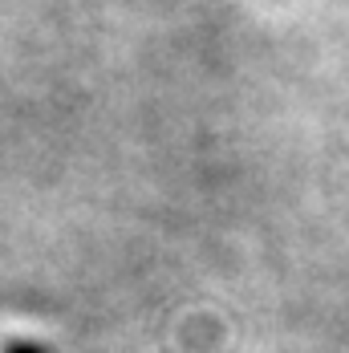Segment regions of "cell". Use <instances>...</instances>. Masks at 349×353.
Segmentation results:
<instances>
[{
    "label": "cell",
    "instance_id": "obj_1",
    "mask_svg": "<svg viewBox=\"0 0 349 353\" xmlns=\"http://www.w3.org/2000/svg\"><path fill=\"white\" fill-rule=\"evenodd\" d=\"M4 353H49V350H41L37 341H12V345H8Z\"/></svg>",
    "mask_w": 349,
    "mask_h": 353
}]
</instances>
